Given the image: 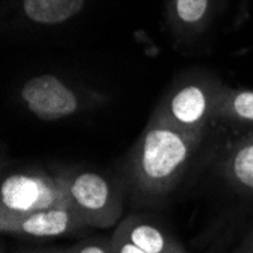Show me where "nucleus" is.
Segmentation results:
<instances>
[{
	"mask_svg": "<svg viewBox=\"0 0 253 253\" xmlns=\"http://www.w3.org/2000/svg\"><path fill=\"white\" fill-rule=\"evenodd\" d=\"M202 140L203 135L150 117L126 166L132 191L141 199L167 196L185 174Z\"/></svg>",
	"mask_w": 253,
	"mask_h": 253,
	"instance_id": "nucleus-1",
	"label": "nucleus"
},
{
	"mask_svg": "<svg viewBox=\"0 0 253 253\" xmlns=\"http://www.w3.org/2000/svg\"><path fill=\"white\" fill-rule=\"evenodd\" d=\"M65 191L67 203L86 227L117 226L125 211V191L109 177L91 170L67 169L56 173Z\"/></svg>",
	"mask_w": 253,
	"mask_h": 253,
	"instance_id": "nucleus-2",
	"label": "nucleus"
},
{
	"mask_svg": "<svg viewBox=\"0 0 253 253\" xmlns=\"http://www.w3.org/2000/svg\"><path fill=\"white\" fill-rule=\"evenodd\" d=\"M68 205L58 174L20 170L5 174L0 185V218L23 217L41 210Z\"/></svg>",
	"mask_w": 253,
	"mask_h": 253,
	"instance_id": "nucleus-3",
	"label": "nucleus"
},
{
	"mask_svg": "<svg viewBox=\"0 0 253 253\" xmlns=\"http://www.w3.org/2000/svg\"><path fill=\"white\" fill-rule=\"evenodd\" d=\"M220 91L200 85H187L161 105L153 116L185 132L205 135L210 125L215 123V109Z\"/></svg>",
	"mask_w": 253,
	"mask_h": 253,
	"instance_id": "nucleus-4",
	"label": "nucleus"
},
{
	"mask_svg": "<svg viewBox=\"0 0 253 253\" xmlns=\"http://www.w3.org/2000/svg\"><path fill=\"white\" fill-rule=\"evenodd\" d=\"M21 97L34 116L45 122L72 117L79 109L75 91L52 75L29 79L21 88Z\"/></svg>",
	"mask_w": 253,
	"mask_h": 253,
	"instance_id": "nucleus-5",
	"label": "nucleus"
},
{
	"mask_svg": "<svg viewBox=\"0 0 253 253\" xmlns=\"http://www.w3.org/2000/svg\"><path fill=\"white\" fill-rule=\"evenodd\" d=\"M85 227L86 224L68 205L53 206L23 217L0 218V229L3 234L31 238L65 237Z\"/></svg>",
	"mask_w": 253,
	"mask_h": 253,
	"instance_id": "nucleus-6",
	"label": "nucleus"
},
{
	"mask_svg": "<svg viewBox=\"0 0 253 253\" xmlns=\"http://www.w3.org/2000/svg\"><path fill=\"white\" fill-rule=\"evenodd\" d=\"M217 170L229 188L240 194H253V130L240 133L224 146Z\"/></svg>",
	"mask_w": 253,
	"mask_h": 253,
	"instance_id": "nucleus-7",
	"label": "nucleus"
},
{
	"mask_svg": "<svg viewBox=\"0 0 253 253\" xmlns=\"http://www.w3.org/2000/svg\"><path fill=\"white\" fill-rule=\"evenodd\" d=\"M215 122L253 130V91H220Z\"/></svg>",
	"mask_w": 253,
	"mask_h": 253,
	"instance_id": "nucleus-8",
	"label": "nucleus"
},
{
	"mask_svg": "<svg viewBox=\"0 0 253 253\" xmlns=\"http://www.w3.org/2000/svg\"><path fill=\"white\" fill-rule=\"evenodd\" d=\"M85 0H23L26 15L41 25H58L76 15Z\"/></svg>",
	"mask_w": 253,
	"mask_h": 253,
	"instance_id": "nucleus-9",
	"label": "nucleus"
},
{
	"mask_svg": "<svg viewBox=\"0 0 253 253\" xmlns=\"http://www.w3.org/2000/svg\"><path fill=\"white\" fill-rule=\"evenodd\" d=\"M208 9V0H176V14L183 21L193 25L200 21Z\"/></svg>",
	"mask_w": 253,
	"mask_h": 253,
	"instance_id": "nucleus-10",
	"label": "nucleus"
},
{
	"mask_svg": "<svg viewBox=\"0 0 253 253\" xmlns=\"http://www.w3.org/2000/svg\"><path fill=\"white\" fill-rule=\"evenodd\" d=\"M67 250L68 253H114L111 238H86Z\"/></svg>",
	"mask_w": 253,
	"mask_h": 253,
	"instance_id": "nucleus-11",
	"label": "nucleus"
},
{
	"mask_svg": "<svg viewBox=\"0 0 253 253\" xmlns=\"http://www.w3.org/2000/svg\"><path fill=\"white\" fill-rule=\"evenodd\" d=\"M111 238V244H112V252L114 253H150L141 247L135 246L133 243L127 241L126 238L120 237L119 234L112 232V235L109 237Z\"/></svg>",
	"mask_w": 253,
	"mask_h": 253,
	"instance_id": "nucleus-12",
	"label": "nucleus"
},
{
	"mask_svg": "<svg viewBox=\"0 0 253 253\" xmlns=\"http://www.w3.org/2000/svg\"><path fill=\"white\" fill-rule=\"evenodd\" d=\"M231 253H253V224Z\"/></svg>",
	"mask_w": 253,
	"mask_h": 253,
	"instance_id": "nucleus-13",
	"label": "nucleus"
},
{
	"mask_svg": "<svg viewBox=\"0 0 253 253\" xmlns=\"http://www.w3.org/2000/svg\"><path fill=\"white\" fill-rule=\"evenodd\" d=\"M18 253H68L67 249H45V250H31V252H18Z\"/></svg>",
	"mask_w": 253,
	"mask_h": 253,
	"instance_id": "nucleus-14",
	"label": "nucleus"
},
{
	"mask_svg": "<svg viewBox=\"0 0 253 253\" xmlns=\"http://www.w3.org/2000/svg\"><path fill=\"white\" fill-rule=\"evenodd\" d=\"M173 253H187V250H185V249H183L182 246H179V247H177V249H176V250H174Z\"/></svg>",
	"mask_w": 253,
	"mask_h": 253,
	"instance_id": "nucleus-15",
	"label": "nucleus"
}]
</instances>
